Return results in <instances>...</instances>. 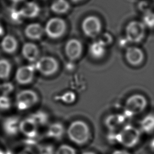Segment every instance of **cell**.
I'll return each instance as SVG.
<instances>
[{"label":"cell","mask_w":154,"mask_h":154,"mask_svg":"<svg viewBox=\"0 0 154 154\" xmlns=\"http://www.w3.org/2000/svg\"><path fill=\"white\" fill-rule=\"evenodd\" d=\"M147 28L141 20H132L129 22L125 29L126 40L132 45H139L144 40L146 37Z\"/></svg>","instance_id":"cell-1"},{"label":"cell","mask_w":154,"mask_h":154,"mask_svg":"<svg viewBox=\"0 0 154 154\" xmlns=\"http://www.w3.org/2000/svg\"><path fill=\"white\" fill-rule=\"evenodd\" d=\"M142 133L138 127L125 125L116 135L118 142L126 148H133L139 143Z\"/></svg>","instance_id":"cell-2"},{"label":"cell","mask_w":154,"mask_h":154,"mask_svg":"<svg viewBox=\"0 0 154 154\" xmlns=\"http://www.w3.org/2000/svg\"><path fill=\"white\" fill-rule=\"evenodd\" d=\"M148 100L141 93H134L125 101V112L128 117H134L142 114L147 108Z\"/></svg>","instance_id":"cell-3"},{"label":"cell","mask_w":154,"mask_h":154,"mask_svg":"<svg viewBox=\"0 0 154 154\" xmlns=\"http://www.w3.org/2000/svg\"><path fill=\"white\" fill-rule=\"evenodd\" d=\"M69 139L73 143L82 145L86 143L90 137V129L86 123L81 120L73 122L67 131Z\"/></svg>","instance_id":"cell-4"},{"label":"cell","mask_w":154,"mask_h":154,"mask_svg":"<svg viewBox=\"0 0 154 154\" xmlns=\"http://www.w3.org/2000/svg\"><path fill=\"white\" fill-rule=\"evenodd\" d=\"M45 32L47 35L53 39H57L65 33L66 30V23L64 19L55 17L48 20L45 27Z\"/></svg>","instance_id":"cell-5"},{"label":"cell","mask_w":154,"mask_h":154,"mask_svg":"<svg viewBox=\"0 0 154 154\" xmlns=\"http://www.w3.org/2000/svg\"><path fill=\"white\" fill-rule=\"evenodd\" d=\"M125 58L129 66L138 67L144 63L146 55L142 48L137 45H132L126 48L125 52Z\"/></svg>","instance_id":"cell-6"},{"label":"cell","mask_w":154,"mask_h":154,"mask_svg":"<svg viewBox=\"0 0 154 154\" xmlns=\"http://www.w3.org/2000/svg\"><path fill=\"white\" fill-rule=\"evenodd\" d=\"M81 28L85 35L90 38L97 37L102 30V23L96 16H88L82 22Z\"/></svg>","instance_id":"cell-7"},{"label":"cell","mask_w":154,"mask_h":154,"mask_svg":"<svg viewBox=\"0 0 154 154\" xmlns=\"http://www.w3.org/2000/svg\"><path fill=\"white\" fill-rule=\"evenodd\" d=\"M38 100L37 93L31 90H25L19 92L16 97V104L20 110L28 109L33 106Z\"/></svg>","instance_id":"cell-8"},{"label":"cell","mask_w":154,"mask_h":154,"mask_svg":"<svg viewBox=\"0 0 154 154\" xmlns=\"http://www.w3.org/2000/svg\"><path fill=\"white\" fill-rule=\"evenodd\" d=\"M58 63L53 57H43L37 62V70L45 76H51L55 73L58 69Z\"/></svg>","instance_id":"cell-9"},{"label":"cell","mask_w":154,"mask_h":154,"mask_svg":"<svg viewBox=\"0 0 154 154\" xmlns=\"http://www.w3.org/2000/svg\"><path fill=\"white\" fill-rule=\"evenodd\" d=\"M82 52V45L80 41L75 38L69 40L65 46V52L69 59L76 60L79 58Z\"/></svg>","instance_id":"cell-10"},{"label":"cell","mask_w":154,"mask_h":154,"mask_svg":"<svg viewBox=\"0 0 154 154\" xmlns=\"http://www.w3.org/2000/svg\"><path fill=\"white\" fill-rule=\"evenodd\" d=\"M34 76V69L29 66L19 67L16 72V81L20 84H28L32 82Z\"/></svg>","instance_id":"cell-11"},{"label":"cell","mask_w":154,"mask_h":154,"mask_svg":"<svg viewBox=\"0 0 154 154\" xmlns=\"http://www.w3.org/2000/svg\"><path fill=\"white\" fill-rule=\"evenodd\" d=\"M19 131L26 137H34L37 132V123L32 118L25 119L19 123Z\"/></svg>","instance_id":"cell-12"},{"label":"cell","mask_w":154,"mask_h":154,"mask_svg":"<svg viewBox=\"0 0 154 154\" xmlns=\"http://www.w3.org/2000/svg\"><path fill=\"white\" fill-rule=\"evenodd\" d=\"M138 127L142 134H152L154 133V112H149L143 117Z\"/></svg>","instance_id":"cell-13"},{"label":"cell","mask_w":154,"mask_h":154,"mask_svg":"<svg viewBox=\"0 0 154 154\" xmlns=\"http://www.w3.org/2000/svg\"><path fill=\"white\" fill-rule=\"evenodd\" d=\"M23 18H35L40 12L39 5L34 1L26 2L20 9Z\"/></svg>","instance_id":"cell-14"},{"label":"cell","mask_w":154,"mask_h":154,"mask_svg":"<svg viewBox=\"0 0 154 154\" xmlns=\"http://www.w3.org/2000/svg\"><path fill=\"white\" fill-rule=\"evenodd\" d=\"M25 35L32 40H38L45 32L44 28L38 23H32L28 25L25 28Z\"/></svg>","instance_id":"cell-15"},{"label":"cell","mask_w":154,"mask_h":154,"mask_svg":"<svg viewBox=\"0 0 154 154\" xmlns=\"http://www.w3.org/2000/svg\"><path fill=\"white\" fill-rule=\"evenodd\" d=\"M22 53L24 58L29 61L33 62L37 60L39 56V49L34 43L28 42L23 45Z\"/></svg>","instance_id":"cell-16"},{"label":"cell","mask_w":154,"mask_h":154,"mask_svg":"<svg viewBox=\"0 0 154 154\" xmlns=\"http://www.w3.org/2000/svg\"><path fill=\"white\" fill-rule=\"evenodd\" d=\"M126 117L120 114H112L107 117L105 120V125L111 130H117L125 126Z\"/></svg>","instance_id":"cell-17"},{"label":"cell","mask_w":154,"mask_h":154,"mask_svg":"<svg viewBox=\"0 0 154 154\" xmlns=\"http://www.w3.org/2000/svg\"><path fill=\"white\" fill-rule=\"evenodd\" d=\"M2 49L6 53L13 54L17 48V42L14 37L11 35H5L1 43Z\"/></svg>","instance_id":"cell-18"},{"label":"cell","mask_w":154,"mask_h":154,"mask_svg":"<svg viewBox=\"0 0 154 154\" xmlns=\"http://www.w3.org/2000/svg\"><path fill=\"white\" fill-rule=\"evenodd\" d=\"M70 7V4L67 0H54L51 5V10L58 14L66 13Z\"/></svg>","instance_id":"cell-19"},{"label":"cell","mask_w":154,"mask_h":154,"mask_svg":"<svg viewBox=\"0 0 154 154\" xmlns=\"http://www.w3.org/2000/svg\"><path fill=\"white\" fill-rule=\"evenodd\" d=\"M19 123L20 122L16 118H8L4 122V129L5 131L10 135L15 134L19 131Z\"/></svg>","instance_id":"cell-20"},{"label":"cell","mask_w":154,"mask_h":154,"mask_svg":"<svg viewBox=\"0 0 154 154\" xmlns=\"http://www.w3.org/2000/svg\"><path fill=\"white\" fill-rule=\"evenodd\" d=\"M89 52L92 57L99 59L102 58L105 55V47L97 41L93 43L90 45Z\"/></svg>","instance_id":"cell-21"},{"label":"cell","mask_w":154,"mask_h":154,"mask_svg":"<svg viewBox=\"0 0 154 154\" xmlns=\"http://www.w3.org/2000/svg\"><path fill=\"white\" fill-rule=\"evenodd\" d=\"M11 69V64L8 60L0 59V79H7L10 75Z\"/></svg>","instance_id":"cell-22"},{"label":"cell","mask_w":154,"mask_h":154,"mask_svg":"<svg viewBox=\"0 0 154 154\" xmlns=\"http://www.w3.org/2000/svg\"><path fill=\"white\" fill-rule=\"evenodd\" d=\"M64 132L63 126L60 123H54L51 125L48 129V134L50 137L54 138H60Z\"/></svg>","instance_id":"cell-23"},{"label":"cell","mask_w":154,"mask_h":154,"mask_svg":"<svg viewBox=\"0 0 154 154\" xmlns=\"http://www.w3.org/2000/svg\"><path fill=\"white\" fill-rule=\"evenodd\" d=\"M112 40H113L112 37L109 33L104 32L99 37L97 42L100 43L102 45L105 47L111 44V43L112 42Z\"/></svg>","instance_id":"cell-24"},{"label":"cell","mask_w":154,"mask_h":154,"mask_svg":"<svg viewBox=\"0 0 154 154\" xmlns=\"http://www.w3.org/2000/svg\"><path fill=\"white\" fill-rule=\"evenodd\" d=\"M56 154H76L74 148L67 144H62L57 149Z\"/></svg>","instance_id":"cell-25"},{"label":"cell","mask_w":154,"mask_h":154,"mask_svg":"<svg viewBox=\"0 0 154 154\" xmlns=\"http://www.w3.org/2000/svg\"><path fill=\"white\" fill-rule=\"evenodd\" d=\"M62 100L66 103H72L76 99V95L72 91H67L61 96Z\"/></svg>","instance_id":"cell-26"},{"label":"cell","mask_w":154,"mask_h":154,"mask_svg":"<svg viewBox=\"0 0 154 154\" xmlns=\"http://www.w3.org/2000/svg\"><path fill=\"white\" fill-rule=\"evenodd\" d=\"M11 106V102L7 95L0 96V109L5 110L8 109Z\"/></svg>","instance_id":"cell-27"},{"label":"cell","mask_w":154,"mask_h":154,"mask_svg":"<svg viewBox=\"0 0 154 154\" xmlns=\"http://www.w3.org/2000/svg\"><path fill=\"white\" fill-rule=\"evenodd\" d=\"M10 16H11L12 20H14L17 22L19 21H20L23 18V17L22 16V15L21 14L20 9L19 10H17L16 8L12 9L11 11Z\"/></svg>","instance_id":"cell-28"},{"label":"cell","mask_w":154,"mask_h":154,"mask_svg":"<svg viewBox=\"0 0 154 154\" xmlns=\"http://www.w3.org/2000/svg\"><path fill=\"white\" fill-rule=\"evenodd\" d=\"M0 90L2 93V95H7V94L13 90V85L10 83H5L0 86Z\"/></svg>","instance_id":"cell-29"},{"label":"cell","mask_w":154,"mask_h":154,"mask_svg":"<svg viewBox=\"0 0 154 154\" xmlns=\"http://www.w3.org/2000/svg\"><path fill=\"white\" fill-rule=\"evenodd\" d=\"M112 154H131V153L126 150L119 149V150H116L114 151Z\"/></svg>","instance_id":"cell-30"},{"label":"cell","mask_w":154,"mask_h":154,"mask_svg":"<svg viewBox=\"0 0 154 154\" xmlns=\"http://www.w3.org/2000/svg\"><path fill=\"white\" fill-rule=\"evenodd\" d=\"M19 154H32V152L28 150H25L22 152H21Z\"/></svg>","instance_id":"cell-31"},{"label":"cell","mask_w":154,"mask_h":154,"mask_svg":"<svg viewBox=\"0 0 154 154\" xmlns=\"http://www.w3.org/2000/svg\"><path fill=\"white\" fill-rule=\"evenodd\" d=\"M3 34H4V29H3V27L1 25V24L0 23V36L2 35Z\"/></svg>","instance_id":"cell-32"},{"label":"cell","mask_w":154,"mask_h":154,"mask_svg":"<svg viewBox=\"0 0 154 154\" xmlns=\"http://www.w3.org/2000/svg\"><path fill=\"white\" fill-rule=\"evenodd\" d=\"M150 146H151L152 149L154 150V139H153V140H152V142H151V144H150Z\"/></svg>","instance_id":"cell-33"},{"label":"cell","mask_w":154,"mask_h":154,"mask_svg":"<svg viewBox=\"0 0 154 154\" xmlns=\"http://www.w3.org/2000/svg\"><path fill=\"white\" fill-rule=\"evenodd\" d=\"M82 154H96V153L93 152H84Z\"/></svg>","instance_id":"cell-34"},{"label":"cell","mask_w":154,"mask_h":154,"mask_svg":"<svg viewBox=\"0 0 154 154\" xmlns=\"http://www.w3.org/2000/svg\"><path fill=\"white\" fill-rule=\"evenodd\" d=\"M11 1H13V2H15V3H17V2H20L21 1H22L23 0H11Z\"/></svg>","instance_id":"cell-35"},{"label":"cell","mask_w":154,"mask_h":154,"mask_svg":"<svg viewBox=\"0 0 154 154\" xmlns=\"http://www.w3.org/2000/svg\"><path fill=\"white\" fill-rule=\"evenodd\" d=\"M72 2H80V1H82V0H71Z\"/></svg>","instance_id":"cell-36"},{"label":"cell","mask_w":154,"mask_h":154,"mask_svg":"<svg viewBox=\"0 0 154 154\" xmlns=\"http://www.w3.org/2000/svg\"><path fill=\"white\" fill-rule=\"evenodd\" d=\"M0 154H2V153L1 151H0Z\"/></svg>","instance_id":"cell-37"}]
</instances>
